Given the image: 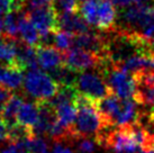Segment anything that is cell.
Returning a JSON list of instances; mask_svg holds the SVG:
<instances>
[{
    "instance_id": "6da1fadb",
    "label": "cell",
    "mask_w": 154,
    "mask_h": 153,
    "mask_svg": "<svg viewBox=\"0 0 154 153\" xmlns=\"http://www.w3.org/2000/svg\"><path fill=\"white\" fill-rule=\"evenodd\" d=\"M77 117L73 124L72 131L75 141L82 137H94L108 128L107 122L100 113L97 101L82 95H78L75 99Z\"/></svg>"
},
{
    "instance_id": "7a4b0ae2",
    "label": "cell",
    "mask_w": 154,
    "mask_h": 153,
    "mask_svg": "<svg viewBox=\"0 0 154 153\" xmlns=\"http://www.w3.org/2000/svg\"><path fill=\"white\" fill-rule=\"evenodd\" d=\"M99 72L103 74L111 94L120 99H134L137 94V83L131 73L122 70L108 59Z\"/></svg>"
},
{
    "instance_id": "3957f363",
    "label": "cell",
    "mask_w": 154,
    "mask_h": 153,
    "mask_svg": "<svg viewBox=\"0 0 154 153\" xmlns=\"http://www.w3.org/2000/svg\"><path fill=\"white\" fill-rule=\"evenodd\" d=\"M24 90L36 101H50L60 90V85L47 72L37 69L29 70L24 78Z\"/></svg>"
},
{
    "instance_id": "277c9868",
    "label": "cell",
    "mask_w": 154,
    "mask_h": 153,
    "mask_svg": "<svg viewBox=\"0 0 154 153\" xmlns=\"http://www.w3.org/2000/svg\"><path fill=\"white\" fill-rule=\"evenodd\" d=\"M30 21L34 24L41 36L39 45H50L53 42V33L59 30L57 27V11L53 5L41 6L36 8H29L26 11Z\"/></svg>"
},
{
    "instance_id": "5b68a950",
    "label": "cell",
    "mask_w": 154,
    "mask_h": 153,
    "mask_svg": "<svg viewBox=\"0 0 154 153\" xmlns=\"http://www.w3.org/2000/svg\"><path fill=\"white\" fill-rule=\"evenodd\" d=\"M122 30L136 32L141 34L154 23V7L152 5L133 4L120 11Z\"/></svg>"
},
{
    "instance_id": "8992f818",
    "label": "cell",
    "mask_w": 154,
    "mask_h": 153,
    "mask_svg": "<svg viewBox=\"0 0 154 153\" xmlns=\"http://www.w3.org/2000/svg\"><path fill=\"white\" fill-rule=\"evenodd\" d=\"M74 87L78 94L88 97L94 101H99L111 95L103 74L99 72H81L77 76Z\"/></svg>"
},
{
    "instance_id": "52a82bcc",
    "label": "cell",
    "mask_w": 154,
    "mask_h": 153,
    "mask_svg": "<svg viewBox=\"0 0 154 153\" xmlns=\"http://www.w3.org/2000/svg\"><path fill=\"white\" fill-rule=\"evenodd\" d=\"M64 65L73 72H85L90 69H101L108 58H103L94 52L80 47H71L63 53Z\"/></svg>"
},
{
    "instance_id": "ba28073f",
    "label": "cell",
    "mask_w": 154,
    "mask_h": 153,
    "mask_svg": "<svg viewBox=\"0 0 154 153\" xmlns=\"http://www.w3.org/2000/svg\"><path fill=\"white\" fill-rule=\"evenodd\" d=\"M37 53V62L42 69L52 72L56 69L64 65L63 53L56 47L51 45H38L36 47Z\"/></svg>"
},
{
    "instance_id": "9c48e42d",
    "label": "cell",
    "mask_w": 154,
    "mask_h": 153,
    "mask_svg": "<svg viewBox=\"0 0 154 153\" xmlns=\"http://www.w3.org/2000/svg\"><path fill=\"white\" fill-rule=\"evenodd\" d=\"M117 11L109 0H98V16L96 28L103 32H114L117 30Z\"/></svg>"
},
{
    "instance_id": "30bf717a",
    "label": "cell",
    "mask_w": 154,
    "mask_h": 153,
    "mask_svg": "<svg viewBox=\"0 0 154 153\" xmlns=\"http://www.w3.org/2000/svg\"><path fill=\"white\" fill-rule=\"evenodd\" d=\"M38 102L39 115L37 123L33 127V134L37 136L47 135L51 127L56 122L55 111L50 101H37Z\"/></svg>"
},
{
    "instance_id": "8fae6325",
    "label": "cell",
    "mask_w": 154,
    "mask_h": 153,
    "mask_svg": "<svg viewBox=\"0 0 154 153\" xmlns=\"http://www.w3.org/2000/svg\"><path fill=\"white\" fill-rule=\"evenodd\" d=\"M89 24L77 14L63 13L57 14V27L59 30H66L73 35L83 34L89 32Z\"/></svg>"
},
{
    "instance_id": "7c38bea8",
    "label": "cell",
    "mask_w": 154,
    "mask_h": 153,
    "mask_svg": "<svg viewBox=\"0 0 154 153\" xmlns=\"http://www.w3.org/2000/svg\"><path fill=\"white\" fill-rule=\"evenodd\" d=\"M18 34L24 44L37 47L41 44V36L34 24L30 21L27 14L18 13Z\"/></svg>"
},
{
    "instance_id": "4fadbf2b",
    "label": "cell",
    "mask_w": 154,
    "mask_h": 153,
    "mask_svg": "<svg viewBox=\"0 0 154 153\" xmlns=\"http://www.w3.org/2000/svg\"><path fill=\"white\" fill-rule=\"evenodd\" d=\"M23 70L19 65H1L0 67V86L9 90H16L20 88L24 82Z\"/></svg>"
},
{
    "instance_id": "5bb4252c",
    "label": "cell",
    "mask_w": 154,
    "mask_h": 153,
    "mask_svg": "<svg viewBox=\"0 0 154 153\" xmlns=\"http://www.w3.org/2000/svg\"><path fill=\"white\" fill-rule=\"evenodd\" d=\"M39 115L38 102L26 101L23 102L22 107L19 108V111L16 117V123L20 124L27 128H30L33 131V127L37 123Z\"/></svg>"
},
{
    "instance_id": "9a60e30c",
    "label": "cell",
    "mask_w": 154,
    "mask_h": 153,
    "mask_svg": "<svg viewBox=\"0 0 154 153\" xmlns=\"http://www.w3.org/2000/svg\"><path fill=\"white\" fill-rule=\"evenodd\" d=\"M16 64L19 65L23 70L25 69H37L38 62H37V53L36 47L29 46L23 42H18L17 46V60Z\"/></svg>"
},
{
    "instance_id": "2e32d148",
    "label": "cell",
    "mask_w": 154,
    "mask_h": 153,
    "mask_svg": "<svg viewBox=\"0 0 154 153\" xmlns=\"http://www.w3.org/2000/svg\"><path fill=\"white\" fill-rule=\"evenodd\" d=\"M18 41L4 37L0 41V63L1 65H14L17 60Z\"/></svg>"
},
{
    "instance_id": "e0dca14e",
    "label": "cell",
    "mask_w": 154,
    "mask_h": 153,
    "mask_svg": "<svg viewBox=\"0 0 154 153\" xmlns=\"http://www.w3.org/2000/svg\"><path fill=\"white\" fill-rule=\"evenodd\" d=\"M23 102H24L23 97L19 95H13L10 99L7 101L4 108V111H2L1 118L5 119L8 123V125L16 123V117H17V114L19 111V108L22 107Z\"/></svg>"
},
{
    "instance_id": "ac0fdd59",
    "label": "cell",
    "mask_w": 154,
    "mask_h": 153,
    "mask_svg": "<svg viewBox=\"0 0 154 153\" xmlns=\"http://www.w3.org/2000/svg\"><path fill=\"white\" fill-rule=\"evenodd\" d=\"M81 17L90 26H97V16H98V0H86L79 8Z\"/></svg>"
},
{
    "instance_id": "d6986e66",
    "label": "cell",
    "mask_w": 154,
    "mask_h": 153,
    "mask_svg": "<svg viewBox=\"0 0 154 153\" xmlns=\"http://www.w3.org/2000/svg\"><path fill=\"white\" fill-rule=\"evenodd\" d=\"M18 13L6 14L4 18V37L18 41Z\"/></svg>"
},
{
    "instance_id": "ffe728a7",
    "label": "cell",
    "mask_w": 154,
    "mask_h": 153,
    "mask_svg": "<svg viewBox=\"0 0 154 153\" xmlns=\"http://www.w3.org/2000/svg\"><path fill=\"white\" fill-rule=\"evenodd\" d=\"M53 42L55 44L56 48L60 51H68L71 48L74 42V35L69 33L66 30H57L53 33Z\"/></svg>"
},
{
    "instance_id": "44dd1931",
    "label": "cell",
    "mask_w": 154,
    "mask_h": 153,
    "mask_svg": "<svg viewBox=\"0 0 154 153\" xmlns=\"http://www.w3.org/2000/svg\"><path fill=\"white\" fill-rule=\"evenodd\" d=\"M134 100L142 106L154 108V87L137 86V94Z\"/></svg>"
},
{
    "instance_id": "7402d4cb",
    "label": "cell",
    "mask_w": 154,
    "mask_h": 153,
    "mask_svg": "<svg viewBox=\"0 0 154 153\" xmlns=\"http://www.w3.org/2000/svg\"><path fill=\"white\" fill-rule=\"evenodd\" d=\"M26 144L29 153H47L48 151V144L42 136L33 135L27 140Z\"/></svg>"
},
{
    "instance_id": "603a6c76",
    "label": "cell",
    "mask_w": 154,
    "mask_h": 153,
    "mask_svg": "<svg viewBox=\"0 0 154 153\" xmlns=\"http://www.w3.org/2000/svg\"><path fill=\"white\" fill-rule=\"evenodd\" d=\"M53 6L56 9L57 14H77L79 13V8H80V6L78 4V0H55Z\"/></svg>"
},
{
    "instance_id": "cb8c5ba5",
    "label": "cell",
    "mask_w": 154,
    "mask_h": 153,
    "mask_svg": "<svg viewBox=\"0 0 154 153\" xmlns=\"http://www.w3.org/2000/svg\"><path fill=\"white\" fill-rule=\"evenodd\" d=\"M27 140L28 139L20 141V142H9L7 146L0 150V153H29L27 149V144H26Z\"/></svg>"
},
{
    "instance_id": "d4e9b609",
    "label": "cell",
    "mask_w": 154,
    "mask_h": 153,
    "mask_svg": "<svg viewBox=\"0 0 154 153\" xmlns=\"http://www.w3.org/2000/svg\"><path fill=\"white\" fill-rule=\"evenodd\" d=\"M77 141V151L79 153H94V149H96V144H97L94 139L82 137Z\"/></svg>"
},
{
    "instance_id": "484cf974",
    "label": "cell",
    "mask_w": 154,
    "mask_h": 153,
    "mask_svg": "<svg viewBox=\"0 0 154 153\" xmlns=\"http://www.w3.org/2000/svg\"><path fill=\"white\" fill-rule=\"evenodd\" d=\"M11 96L13 95L10 92V90L2 87V86H0V117L2 116V111H4L5 106H6V104L10 99Z\"/></svg>"
},
{
    "instance_id": "4316f807",
    "label": "cell",
    "mask_w": 154,
    "mask_h": 153,
    "mask_svg": "<svg viewBox=\"0 0 154 153\" xmlns=\"http://www.w3.org/2000/svg\"><path fill=\"white\" fill-rule=\"evenodd\" d=\"M9 137V125L5 119L0 118V143L8 142Z\"/></svg>"
},
{
    "instance_id": "83f0119b",
    "label": "cell",
    "mask_w": 154,
    "mask_h": 153,
    "mask_svg": "<svg viewBox=\"0 0 154 153\" xmlns=\"http://www.w3.org/2000/svg\"><path fill=\"white\" fill-rule=\"evenodd\" d=\"M53 153H74L69 146L63 145V143H54Z\"/></svg>"
},
{
    "instance_id": "f1b7e54d",
    "label": "cell",
    "mask_w": 154,
    "mask_h": 153,
    "mask_svg": "<svg viewBox=\"0 0 154 153\" xmlns=\"http://www.w3.org/2000/svg\"><path fill=\"white\" fill-rule=\"evenodd\" d=\"M133 4L136 5H150V2H152L153 0H132Z\"/></svg>"
},
{
    "instance_id": "f546056e",
    "label": "cell",
    "mask_w": 154,
    "mask_h": 153,
    "mask_svg": "<svg viewBox=\"0 0 154 153\" xmlns=\"http://www.w3.org/2000/svg\"><path fill=\"white\" fill-rule=\"evenodd\" d=\"M152 45H153V48H154V39L152 41Z\"/></svg>"
}]
</instances>
